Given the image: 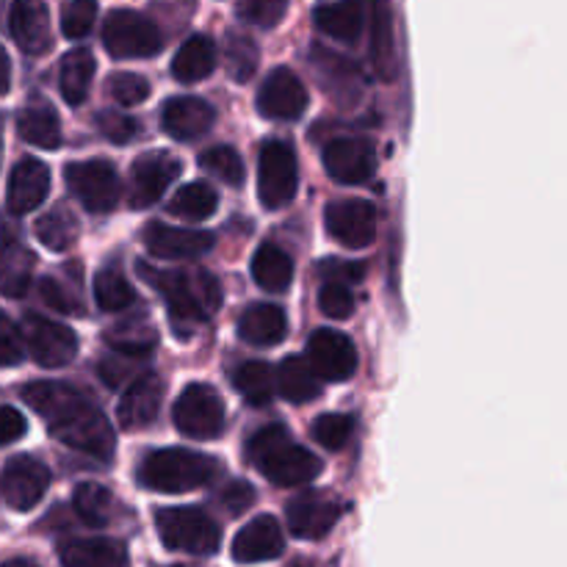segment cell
Returning a JSON list of instances; mask_svg holds the SVG:
<instances>
[{"label":"cell","mask_w":567,"mask_h":567,"mask_svg":"<svg viewBox=\"0 0 567 567\" xmlns=\"http://www.w3.org/2000/svg\"><path fill=\"white\" fill-rule=\"evenodd\" d=\"M39 293H42L44 302H48L53 310H59V313H66V316L83 313L81 299H78L72 291H66L64 282L55 280V277H44V280L39 282Z\"/></svg>","instance_id":"c3c4849f"},{"label":"cell","mask_w":567,"mask_h":567,"mask_svg":"<svg viewBox=\"0 0 567 567\" xmlns=\"http://www.w3.org/2000/svg\"><path fill=\"white\" fill-rule=\"evenodd\" d=\"M172 419L181 435L192 441H214L225 430V402L210 385L194 382L177 396Z\"/></svg>","instance_id":"52a82bcc"},{"label":"cell","mask_w":567,"mask_h":567,"mask_svg":"<svg viewBox=\"0 0 567 567\" xmlns=\"http://www.w3.org/2000/svg\"><path fill=\"white\" fill-rule=\"evenodd\" d=\"M158 537L169 551L192 554V557H208L219 548L221 529L210 515L192 507L161 509L155 515Z\"/></svg>","instance_id":"5b68a950"},{"label":"cell","mask_w":567,"mask_h":567,"mask_svg":"<svg viewBox=\"0 0 567 567\" xmlns=\"http://www.w3.org/2000/svg\"><path fill=\"white\" fill-rule=\"evenodd\" d=\"M319 310L327 316V319L343 321L354 313V297L343 282H338L336 277L327 280L324 286L319 288Z\"/></svg>","instance_id":"7bdbcfd3"},{"label":"cell","mask_w":567,"mask_h":567,"mask_svg":"<svg viewBox=\"0 0 567 567\" xmlns=\"http://www.w3.org/2000/svg\"><path fill=\"white\" fill-rule=\"evenodd\" d=\"M97 125H100V133L114 144H127L131 138H136L138 133V122L125 114H116V111H105V114H100Z\"/></svg>","instance_id":"f907efd6"},{"label":"cell","mask_w":567,"mask_h":567,"mask_svg":"<svg viewBox=\"0 0 567 567\" xmlns=\"http://www.w3.org/2000/svg\"><path fill=\"white\" fill-rule=\"evenodd\" d=\"M233 385L241 393L244 402L252 404V408H266L277 393L275 374L260 360H249V363L238 365L236 374H233Z\"/></svg>","instance_id":"d590c367"},{"label":"cell","mask_w":567,"mask_h":567,"mask_svg":"<svg viewBox=\"0 0 567 567\" xmlns=\"http://www.w3.org/2000/svg\"><path fill=\"white\" fill-rule=\"evenodd\" d=\"M22 341L28 352L44 369H61L78 354V336L66 324L50 321L44 316L28 313L22 319Z\"/></svg>","instance_id":"30bf717a"},{"label":"cell","mask_w":567,"mask_h":567,"mask_svg":"<svg viewBox=\"0 0 567 567\" xmlns=\"http://www.w3.org/2000/svg\"><path fill=\"white\" fill-rule=\"evenodd\" d=\"M136 269L166 299V310L181 338H186L188 330L208 321L219 310L221 286L208 271L155 269V266H147V260H138Z\"/></svg>","instance_id":"7a4b0ae2"},{"label":"cell","mask_w":567,"mask_h":567,"mask_svg":"<svg viewBox=\"0 0 567 567\" xmlns=\"http://www.w3.org/2000/svg\"><path fill=\"white\" fill-rule=\"evenodd\" d=\"M277 393H282V399H288L291 404L313 402L321 393V377L316 374L310 360L291 354L277 369Z\"/></svg>","instance_id":"4dcf8cb0"},{"label":"cell","mask_w":567,"mask_h":567,"mask_svg":"<svg viewBox=\"0 0 567 567\" xmlns=\"http://www.w3.org/2000/svg\"><path fill=\"white\" fill-rule=\"evenodd\" d=\"M9 89H11V59L3 50V44H0V97L9 94Z\"/></svg>","instance_id":"db71d44e"},{"label":"cell","mask_w":567,"mask_h":567,"mask_svg":"<svg viewBox=\"0 0 567 567\" xmlns=\"http://www.w3.org/2000/svg\"><path fill=\"white\" fill-rule=\"evenodd\" d=\"M258 111L266 120L291 122L308 111V89L288 66L269 72L258 92Z\"/></svg>","instance_id":"9a60e30c"},{"label":"cell","mask_w":567,"mask_h":567,"mask_svg":"<svg viewBox=\"0 0 567 567\" xmlns=\"http://www.w3.org/2000/svg\"><path fill=\"white\" fill-rule=\"evenodd\" d=\"M299 166L297 155L286 142H269L260 147L258 155V197L266 208H282L297 197Z\"/></svg>","instance_id":"ba28073f"},{"label":"cell","mask_w":567,"mask_h":567,"mask_svg":"<svg viewBox=\"0 0 567 567\" xmlns=\"http://www.w3.org/2000/svg\"><path fill=\"white\" fill-rule=\"evenodd\" d=\"M17 133L28 144L42 150H59L61 138H64L61 136L59 114L48 103H31L28 109H22L20 116H17Z\"/></svg>","instance_id":"1f68e13d"},{"label":"cell","mask_w":567,"mask_h":567,"mask_svg":"<svg viewBox=\"0 0 567 567\" xmlns=\"http://www.w3.org/2000/svg\"><path fill=\"white\" fill-rule=\"evenodd\" d=\"M28 432V421L20 410L0 408V449L17 443Z\"/></svg>","instance_id":"f5cc1de1"},{"label":"cell","mask_w":567,"mask_h":567,"mask_svg":"<svg viewBox=\"0 0 567 567\" xmlns=\"http://www.w3.org/2000/svg\"><path fill=\"white\" fill-rule=\"evenodd\" d=\"M252 502H255V491L252 485H247V482H230V485L219 493V504L230 515H241L244 509L252 507Z\"/></svg>","instance_id":"816d5d0a"},{"label":"cell","mask_w":567,"mask_h":567,"mask_svg":"<svg viewBox=\"0 0 567 567\" xmlns=\"http://www.w3.org/2000/svg\"><path fill=\"white\" fill-rule=\"evenodd\" d=\"M161 402H164V380L158 374H138L131 385L125 388L116 408V419L125 430H142L158 419Z\"/></svg>","instance_id":"7402d4cb"},{"label":"cell","mask_w":567,"mask_h":567,"mask_svg":"<svg viewBox=\"0 0 567 567\" xmlns=\"http://www.w3.org/2000/svg\"><path fill=\"white\" fill-rule=\"evenodd\" d=\"M371 14V39L369 55L377 78L382 83L396 81L399 59H396V22H393V0H369Z\"/></svg>","instance_id":"44dd1931"},{"label":"cell","mask_w":567,"mask_h":567,"mask_svg":"<svg viewBox=\"0 0 567 567\" xmlns=\"http://www.w3.org/2000/svg\"><path fill=\"white\" fill-rule=\"evenodd\" d=\"M341 513L343 504L332 493L308 491L288 504L286 520L291 535L302 537V540H321L336 529Z\"/></svg>","instance_id":"5bb4252c"},{"label":"cell","mask_w":567,"mask_h":567,"mask_svg":"<svg viewBox=\"0 0 567 567\" xmlns=\"http://www.w3.org/2000/svg\"><path fill=\"white\" fill-rule=\"evenodd\" d=\"M219 474V463L208 454L188 449H158L138 465L142 487L155 493H192L205 487Z\"/></svg>","instance_id":"277c9868"},{"label":"cell","mask_w":567,"mask_h":567,"mask_svg":"<svg viewBox=\"0 0 567 567\" xmlns=\"http://www.w3.org/2000/svg\"><path fill=\"white\" fill-rule=\"evenodd\" d=\"M66 186H70L72 197L89 210V214H109L120 205L122 199V183L116 175L114 164L109 161H81V164H70L64 172Z\"/></svg>","instance_id":"9c48e42d"},{"label":"cell","mask_w":567,"mask_h":567,"mask_svg":"<svg viewBox=\"0 0 567 567\" xmlns=\"http://www.w3.org/2000/svg\"><path fill=\"white\" fill-rule=\"evenodd\" d=\"M288 9V0H238L241 20L258 28H275Z\"/></svg>","instance_id":"bcb514c9"},{"label":"cell","mask_w":567,"mask_h":567,"mask_svg":"<svg viewBox=\"0 0 567 567\" xmlns=\"http://www.w3.org/2000/svg\"><path fill=\"white\" fill-rule=\"evenodd\" d=\"M183 164L166 150H155V153H144L133 161L131 169V186H127V203L131 208H150L158 203L161 194L177 181Z\"/></svg>","instance_id":"8fae6325"},{"label":"cell","mask_w":567,"mask_h":567,"mask_svg":"<svg viewBox=\"0 0 567 567\" xmlns=\"http://www.w3.org/2000/svg\"><path fill=\"white\" fill-rule=\"evenodd\" d=\"M105 341H109V347L114 349V352L133 354V358L144 360L153 354L158 336H155L153 327L144 324V321H120L114 330H109Z\"/></svg>","instance_id":"f35d334b"},{"label":"cell","mask_w":567,"mask_h":567,"mask_svg":"<svg viewBox=\"0 0 567 567\" xmlns=\"http://www.w3.org/2000/svg\"><path fill=\"white\" fill-rule=\"evenodd\" d=\"M59 559L66 567H120L127 563V548L120 540H109V537L72 540L59 548Z\"/></svg>","instance_id":"83f0119b"},{"label":"cell","mask_w":567,"mask_h":567,"mask_svg":"<svg viewBox=\"0 0 567 567\" xmlns=\"http://www.w3.org/2000/svg\"><path fill=\"white\" fill-rule=\"evenodd\" d=\"M94 55L89 50H70V53L61 59L59 66V92L64 97L66 105L78 109L81 103H86L89 89L94 81Z\"/></svg>","instance_id":"f546056e"},{"label":"cell","mask_w":567,"mask_h":567,"mask_svg":"<svg viewBox=\"0 0 567 567\" xmlns=\"http://www.w3.org/2000/svg\"><path fill=\"white\" fill-rule=\"evenodd\" d=\"M219 208V194L208 183H188L177 188L175 197L169 199V214L181 216L186 221H205Z\"/></svg>","instance_id":"8d00e7d4"},{"label":"cell","mask_w":567,"mask_h":567,"mask_svg":"<svg viewBox=\"0 0 567 567\" xmlns=\"http://www.w3.org/2000/svg\"><path fill=\"white\" fill-rule=\"evenodd\" d=\"M103 48L114 59H153L164 48L158 25L131 9H116L105 17Z\"/></svg>","instance_id":"8992f818"},{"label":"cell","mask_w":567,"mask_h":567,"mask_svg":"<svg viewBox=\"0 0 567 567\" xmlns=\"http://www.w3.org/2000/svg\"><path fill=\"white\" fill-rule=\"evenodd\" d=\"M216 120V111L203 97H172L161 111V127L177 142H194L205 136Z\"/></svg>","instance_id":"cb8c5ba5"},{"label":"cell","mask_w":567,"mask_h":567,"mask_svg":"<svg viewBox=\"0 0 567 567\" xmlns=\"http://www.w3.org/2000/svg\"><path fill=\"white\" fill-rule=\"evenodd\" d=\"M247 457L271 485L299 487L321 474V460L291 441L282 424H269L247 443Z\"/></svg>","instance_id":"3957f363"},{"label":"cell","mask_w":567,"mask_h":567,"mask_svg":"<svg viewBox=\"0 0 567 567\" xmlns=\"http://www.w3.org/2000/svg\"><path fill=\"white\" fill-rule=\"evenodd\" d=\"M111 97L120 105H142L150 97V81L136 72H116L111 75Z\"/></svg>","instance_id":"f6af8a7d"},{"label":"cell","mask_w":567,"mask_h":567,"mask_svg":"<svg viewBox=\"0 0 567 567\" xmlns=\"http://www.w3.org/2000/svg\"><path fill=\"white\" fill-rule=\"evenodd\" d=\"M282 551H286L282 526L277 524L275 515H258V518L249 520V524L236 535L230 557L241 565H255L271 563V559L282 557Z\"/></svg>","instance_id":"ffe728a7"},{"label":"cell","mask_w":567,"mask_h":567,"mask_svg":"<svg viewBox=\"0 0 567 567\" xmlns=\"http://www.w3.org/2000/svg\"><path fill=\"white\" fill-rule=\"evenodd\" d=\"M50 192V169L37 158H22L17 161L14 169L9 175V194L6 203L9 210L17 216L33 214L39 205L48 199Z\"/></svg>","instance_id":"603a6c76"},{"label":"cell","mask_w":567,"mask_h":567,"mask_svg":"<svg viewBox=\"0 0 567 567\" xmlns=\"http://www.w3.org/2000/svg\"><path fill=\"white\" fill-rule=\"evenodd\" d=\"M258 59H260V50L249 37H244V33H233V37L227 39L225 64L233 81L238 83L252 81V75L258 72Z\"/></svg>","instance_id":"ab89813d"},{"label":"cell","mask_w":567,"mask_h":567,"mask_svg":"<svg viewBox=\"0 0 567 567\" xmlns=\"http://www.w3.org/2000/svg\"><path fill=\"white\" fill-rule=\"evenodd\" d=\"M238 336L252 347H275L288 336L286 310L271 302L249 305L238 321Z\"/></svg>","instance_id":"d4e9b609"},{"label":"cell","mask_w":567,"mask_h":567,"mask_svg":"<svg viewBox=\"0 0 567 567\" xmlns=\"http://www.w3.org/2000/svg\"><path fill=\"white\" fill-rule=\"evenodd\" d=\"M252 280L269 293L288 291L293 280V260L277 244H264L252 258Z\"/></svg>","instance_id":"d6a6232c"},{"label":"cell","mask_w":567,"mask_h":567,"mask_svg":"<svg viewBox=\"0 0 567 567\" xmlns=\"http://www.w3.org/2000/svg\"><path fill=\"white\" fill-rule=\"evenodd\" d=\"M138 365H142V358H133V354H111V358L100 360V380L109 388H122L127 385L131 377H136Z\"/></svg>","instance_id":"7dc6e473"},{"label":"cell","mask_w":567,"mask_h":567,"mask_svg":"<svg viewBox=\"0 0 567 567\" xmlns=\"http://www.w3.org/2000/svg\"><path fill=\"white\" fill-rule=\"evenodd\" d=\"M310 365L327 382H347L358 371V349L343 332L316 330L308 341Z\"/></svg>","instance_id":"2e32d148"},{"label":"cell","mask_w":567,"mask_h":567,"mask_svg":"<svg viewBox=\"0 0 567 567\" xmlns=\"http://www.w3.org/2000/svg\"><path fill=\"white\" fill-rule=\"evenodd\" d=\"M22 402L39 413L50 435L75 452L97 460H111L116 449V435L109 419L89 393L78 391L66 382H28L22 388Z\"/></svg>","instance_id":"6da1fadb"},{"label":"cell","mask_w":567,"mask_h":567,"mask_svg":"<svg viewBox=\"0 0 567 567\" xmlns=\"http://www.w3.org/2000/svg\"><path fill=\"white\" fill-rule=\"evenodd\" d=\"M310 432H313V441L319 443V446L330 449V452H341L349 443V437H352L354 419L347 413L319 415V419L313 421V426H310Z\"/></svg>","instance_id":"b9f144b4"},{"label":"cell","mask_w":567,"mask_h":567,"mask_svg":"<svg viewBox=\"0 0 567 567\" xmlns=\"http://www.w3.org/2000/svg\"><path fill=\"white\" fill-rule=\"evenodd\" d=\"M142 241L153 258L192 260L208 252L216 238L214 233L183 230V227H169L164 221H153V225L144 227Z\"/></svg>","instance_id":"ac0fdd59"},{"label":"cell","mask_w":567,"mask_h":567,"mask_svg":"<svg viewBox=\"0 0 567 567\" xmlns=\"http://www.w3.org/2000/svg\"><path fill=\"white\" fill-rule=\"evenodd\" d=\"M9 31L17 48L28 55H44L53 48V28L44 0H14L9 11Z\"/></svg>","instance_id":"d6986e66"},{"label":"cell","mask_w":567,"mask_h":567,"mask_svg":"<svg viewBox=\"0 0 567 567\" xmlns=\"http://www.w3.org/2000/svg\"><path fill=\"white\" fill-rule=\"evenodd\" d=\"M199 166L210 175L219 177L227 186H241L244 183V158L230 147V144H216L199 155Z\"/></svg>","instance_id":"60d3db41"},{"label":"cell","mask_w":567,"mask_h":567,"mask_svg":"<svg viewBox=\"0 0 567 567\" xmlns=\"http://www.w3.org/2000/svg\"><path fill=\"white\" fill-rule=\"evenodd\" d=\"M324 169L332 181L343 183V186H358V183H365L371 175H374L377 166V153L374 144L365 142V138H332L324 147Z\"/></svg>","instance_id":"e0dca14e"},{"label":"cell","mask_w":567,"mask_h":567,"mask_svg":"<svg viewBox=\"0 0 567 567\" xmlns=\"http://www.w3.org/2000/svg\"><path fill=\"white\" fill-rule=\"evenodd\" d=\"M50 487V468L37 457H14L6 463L3 476H0V493L6 504L17 513H28L44 498Z\"/></svg>","instance_id":"4fadbf2b"},{"label":"cell","mask_w":567,"mask_h":567,"mask_svg":"<svg viewBox=\"0 0 567 567\" xmlns=\"http://www.w3.org/2000/svg\"><path fill=\"white\" fill-rule=\"evenodd\" d=\"M94 302L105 313H120V310H127L136 302V291H133L131 280H127L125 271L116 264L105 266L94 277Z\"/></svg>","instance_id":"e575fe53"},{"label":"cell","mask_w":567,"mask_h":567,"mask_svg":"<svg viewBox=\"0 0 567 567\" xmlns=\"http://www.w3.org/2000/svg\"><path fill=\"white\" fill-rule=\"evenodd\" d=\"M33 233L50 252H66V249L75 247L78 236H81V221L66 208H53L50 214L39 216Z\"/></svg>","instance_id":"836d02e7"},{"label":"cell","mask_w":567,"mask_h":567,"mask_svg":"<svg viewBox=\"0 0 567 567\" xmlns=\"http://www.w3.org/2000/svg\"><path fill=\"white\" fill-rule=\"evenodd\" d=\"M97 20V3L94 0H70L61 14V31L66 39H83Z\"/></svg>","instance_id":"ee69618b"},{"label":"cell","mask_w":567,"mask_h":567,"mask_svg":"<svg viewBox=\"0 0 567 567\" xmlns=\"http://www.w3.org/2000/svg\"><path fill=\"white\" fill-rule=\"evenodd\" d=\"M324 227L341 247L363 249L377 238V210L369 199H338L327 205Z\"/></svg>","instance_id":"7c38bea8"},{"label":"cell","mask_w":567,"mask_h":567,"mask_svg":"<svg viewBox=\"0 0 567 567\" xmlns=\"http://www.w3.org/2000/svg\"><path fill=\"white\" fill-rule=\"evenodd\" d=\"M25 354V341H22V330L0 313V365H17Z\"/></svg>","instance_id":"681fc988"},{"label":"cell","mask_w":567,"mask_h":567,"mask_svg":"<svg viewBox=\"0 0 567 567\" xmlns=\"http://www.w3.org/2000/svg\"><path fill=\"white\" fill-rule=\"evenodd\" d=\"M37 255L20 241L0 244V293L9 299L25 297L33 282Z\"/></svg>","instance_id":"484cf974"},{"label":"cell","mask_w":567,"mask_h":567,"mask_svg":"<svg viewBox=\"0 0 567 567\" xmlns=\"http://www.w3.org/2000/svg\"><path fill=\"white\" fill-rule=\"evenodd\" d=\"M216 66V44L214 39L205 37V33H194L186 42L181 44V50L175 53L172 61V75L181 83H199L214 72Z\"/></svg>","instance_id":"f1b7e54d"},{"label":"cell","mask_w":567,"mask_h":567,"mask_svg":"<svg viewBox=\"0 0 567 567\" xmlns=\"http://www.w3.org/2000/svg\"><path fill=\"white\" fill-rule=\"evenodd\" d=\"M316 25L338 42L354 44L365 25L363 0H338V3L321 6V9H316Z\"/></svg>","instance_id":"4316f807"},{"label":"cell","mask_w":567,"mask_h":567,"mask_svg":"<svg viewBox=\"0 0 567 567\" xmlns=\"http://www.w3.org/2000/svg\"><path fill=\"white\" fill-rule=\"evenodd\" d=\"M72 507L81 515L83 524L105 526L114 518L116 498L114 493L105 491L97 482H83V485H78L75 493H72Z\"/></svg>","instance_id":"74e56055"}]
</instances>
